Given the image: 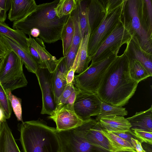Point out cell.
<instances>
[{"instance_id":"cell-11","label":"cell","mask_w":152,"mask_h":152,"mask_svg":"<svg viewBox=\"0 0 152 152\" xmlns=\"http://www.w3.org/2000/svg\"><path fill=\"white\" fill-rule=\"evenodd\" d=\"M127 1L128 10L131 19L132 27L138 36L140 46L145 53L151 56V35L142 24L139 15V1L130 0Z\"/></svg>"},{"instance_id":"cell-1","label":"cell","mask_w":152,"mask_h":152,"mask_svg":"<svg viewBox=\"0 0 152 152\" xmlns=\"http://www.w3.org/2000/svg\"><path fill=\"white\" fill-rule=\"evenodd\" d=\"M138 83L130 76L128 58L118 56L107 70L96 94L101 101L122 107L133 95Z\"/></svg>"},{"instance_id":"cell-4","label":"cell","mask_w":152,"mask_h":152,"mask_svg":"<svg viewBox=\"0 0 152 152\" xmlns=\"http://www.w3.org/2000/svg\"><path fill=\"white\" fill-rule=\"evenodd\" d=\"M125 1H108L105 4V12L96 28L90 34L88 44V54L91 58L98 48L121 21Z\"/></svg>"},{"instance_id":"cell-16","label":"cell","mask_w":152,"mask_h":152,"mask_svg":"<svg viewBox=\"0 0 152 152\" xmlns=\"http://www.w3.org/2000/svg\"><path fill=\"white\" fill-rule=\"evenodd\" d=\"M68 71L63 56L53 73L52 83L56 106L60 96L67 85L66 78Z\"/></svg>"},{"instance_id":"cell-37","label":"cell","mask_w":152,"mask_h":152,"mask_svg":"<svg viewBox=\"0 0 152 152\" xmlns=\"http://www.w3.org/2000/svg\"><path fill=\"white\" fill-rule=\"evenodd\" d=\"M110 132L124 140L129 142L132 144L131 138L137 139L132 134L131 130L129 132L113 131Z\"/></svg>"},{"instance_id":"cell-7","label":"cell","mask_w":152,"mask_h":152,"mask_svg":"<svg viewBox=\"0 0 152 152\" xmlns=\"http://www.w3.org/2000/svg\"><path fill=\"white\" fill-rule=\"evenodd\" d=\"M132 37L129 27L121 21L91 57V63L97 62L111 55L117 54L121 46L124 43H129Z\"/></svg>"},{"instance_id":"cell-12","label":"cell","mask_w":152,"mask_h":152,"mask_svg":"<svg viewBox=\"0 0 152 152\" xmlns=\"http://www.w3.org/2000/svg\"><path fill=\"white\" fill-rule=\"evenodd\" d=\"M26 39L28 45L34 48L37 51L41 61V68L46 69L49 72L53 73L62 57L57 59L56 57L51 55L46 49L43 42L39 38L35 39L31 35Z\"/></svg>"},{"instance_id":"cell-26","label":"cell","mask_w":152,"mask_h":152,"mask_svg":"<svg viewBox=\"0 0 152 152\" xmlns=\"http://www.w3.org/2000/svg\"><path fill=\"white\" fill-rule=\"evenodd\" d=\"M129 47L133 58L139 61L144 67L150 75L152 76V62L151 57L147 56L140 46H137L132 42L130 41Z\"/></svg>"},{"instance_id":"cell-49","label":"cell","mask_w":152,"mask_h":152,"mask_svg":"<svg viewBox=\"0 0 152 152\" xmlns=\"http://www.w3.org/2000/svg\"><path fill=\"white\" fill-rule=\"evenodd\" d=\"M1 59H0V67H1Z\"/></svg>"},{"instance_id":"cell-17","label":"cell","mask_w":152,"mask_h":152,"mask_svg":"<svg viewBox=\"0 0 152 152\" xmlns=\"http://www.w3.org/2000/svg\"><path fill=\"white\" fill-rule=\"evenodd\" d=\"M90 34L89 30L81 39L76 58L72 68L75 72L80 74L88 67V65L91 61L88 54V44Z\"/></svg>"},{"instance_id":"cell-30","label":"cell","mask_w":152,"mask_h":152,"mask_svg":"<svg viewBox=\"0 0 152 152\" xmlns=\"http://www.w3.org/2000/svg\"><path fill=\"white\" fill-rule=\"evenodd\" d=\"M70 14L72 17L74 26V35L72 44L71 48L78 50L81 37L77 4L76 8Z\"/></svg>"},{"instance_id":"cell-35","label":"cell","mask_w":152,"mask_h":152,"mask_svg":"<svg viewBox=\"0 0 152 152\" xmlns=\"http://www.w3.org/2000/svg\"><path fill=\"white\" fill-rule=\"evenodd\" d=\"M78 50L70 48L66 55L64 56L66 67L68 71L73 67Z\"/></svg>"},{"instance_id":"cell-33","label":"cell","mask_w":152,"mask_h":152,"mask_svg":"<svg viewBox=\"0 0 152 152\" xmlns=\"http://www.w3.org/2000/svg\"><path fill=\"white\" fill-rule=\"evenodd\" d=\"M136 139L141 143L152 145V132L137 129H130Z\"/></svg>"},{"instance_id":"cell-28","label":"cell","mask_w":152,"mask_h":152,"mask_svg":"<svg viewBox=\"0 0 152 152\" xmlns=\"http://www.w3.org/2000/svg\"><path fill=\"white\" fill-rule=\"evenodd\" d=\"M127 114L128 112L122 107L114 106L101 101L100 111L96 120L98 121L103 117L111 115L124 117Z\"/></svg>"},{"instance_id":"cell-14","label":"cell","mask_w":152,"mask_h":152,"mask_svg":"<svg viewBox=\"0 0 152 152\" xmlns=\"http://www.w3.org/2000/svg\"><path fill=\"white\" fill-rule=\"evenodd\" d=\"M37 6L34 0H11L8 19L13 22L21 20L35 11Z\"/></svg>"},{"instance_id":"cell-39","label":"cell","mask_w":152,"mask_h":152,"mask_svg":"<svg viewBox=\"0 0 152 152\" xmlns=\"http://www.w3.org/2000/svg\"><path fill=\"white\" fill-rule=\"evenodd\" d=\"M75 70L71 68L68 71L66 76L67 85L74 84Z\"/></svg>"},{"instance_id":"cell-29","label":"cell","mask_w":152,"mask_h":152,"mask_svg":"<svg viewBox=\"0 0 152 152\" xmlns=\"http://www.w3.org/2000/svg\"><path fill=\"white\" fill-rule=\"evenodd\" d=\"M77 0H59L56 12L59 18L69 15L76 7Z\"/></svg>"},{"instance_id":"cell-44","label":"cell","mask_w":152,"mask_h":152,"mask_svg":"<svg viewBox=\"0 0 152 152\" xmlns=\"http://www.w3.org/2000/svg\"><path fill=\"white\" fill-rule=\"evenodd\" d=\"M40 34L39 30L37 28H33L30 30V35L34 37L37 38L39 36Z\"/></svg>"},{"instance_id":"cell-18","label":"cell","mask_w":152,"mask_h":152,"mask_svg":"<svg viewBox=\"0 0 152 152\" xmlns=\"http://www.w3.org/2000/svg\"><path fill=\"white\" fill-rule=\"evenodd\" d=\"M105 12V5L100 1H88L87 6L88 27L91 34L101 22Z\"/></svg>"},{"instance_id":"cell-24","label":"cell","mask_w":152,"mask_h":152,"mask_svg":"<svg viewBox=\"0 0 152 152\" xmlns=\"http://www.w3.org/2000/svg\"><path fill=\"white\" fill-rule=\"evenodd\" d=\"M74 35V26L72 17L70 14L62 30L61 40L63 53L65 56L72 45Z\"/></svg>"},{"instance_id":"cell-23","label":"cell","mask_w":152,"mask_h":152,"mask_svg":"<svg viewBox=\"0 0 152 152\" xmlns=\"http://www.w3.org/2000/svg\"><path fill=\"white\" fill-rule=\"evenodd\" d=\"M101 132L108 140L110 147V152H116L130 149H135L131 143L112 132L102 128Z\"/></svg>"},{"instance_id":"cell-34","label":"cell","mask_w":152,"mask_h":152,"mask_svg":"<svg viewBox=\"0 0 152 152\" xmlns=\"http://www.w3.org/2000/svg\"><path fill=\"white\" fill-rule=\"evenodd\" d=\"M75 89V87L74 85H66L59 98L57 104L55 113L63 107L68 98L74 91Z\"/></svg>"},{"instance_id":"cell-32","label":"cell","mask_w":152,"mask_h":152,"mask_svg":"<svg viewBox=\"0 0 152 152\" xmlns=\"http://www.w3.org/2000/svg\"><path fill=\"white\" fill-rule=\"evenodd\" d=\"M0 108L3 111L7 119L11 115L12 108L6 91L0 84Z\"/></svg>"},{"instance_id":"cell-22","label":"cell","mask_w":152,"mask_h":152,"mask_svg":"<svg viewBox=\"0 0 152 152\" xmlns=\"http://www.w3.org/2000/svg\"><path fill=\"white\" fill-rule=\"evenodd\" d=\"M0 35L5 36L13 40L29 52L26 41L27 37L26 34L22 32L11 28L5 22H0Z\"/></svg>"},{"instance_id":"cell-21","label":"cell","mask_w":152,"mask_h":152,"mask_svg":"<svg viewBox=\"0 0 152 152\" xmlns=\"http://www.w3.org/2000/svg\"><path fill=\"white\" fill-rule=\"evenodd\" d=\"M0 124V152H21L6 121Z\"/></svg>"},{"instance_id":"cell-38","label":"cell","mask_w":152,"mask_h":152,"mask_svg":"<svg viewBox=\"0 0 152 152\" xmlns=\"http://www.w3.org/2000/svg\"><path fill=\"white\" fill-rule=\"evenodd\" d=\"M146 4L149 19L148 32L151 35L152 26V5L151 0L144 1Z\"/></svg>"},{"instance_id":"cell-42","label":"cell","mask_w":152,"mask_h":152,"mask_svg":"<svg viewBox=\"0 0 152 152\" xmlns=\"http://www.w3.org/2000/svg\"><path fill=\"white\" fill-rule=\"evenodd\" d=\"M11 0H0V7L7 12L10 10Z\"/></svg>"},{"instance_id":"cell-40","label":"cell","mask_w":152,"mask_h":152,"mask_svg":"<svg viewBox=\"0 0 152 152\" xmlns=\"http://www.w3.org/2000/svg\"><path fill=\"white\" fill-rule=\"evenodd\" d=\"M132 145L137 152H146L141 146V143L138 140L133 138H131Z\"/></svg>"},{"instance_id":"cell-46","label":"cell","mask_w":152,"mask_h":152,"mask_svg":"<svg viewBox=\"0 0 152 152\" xmlns=\"http://www.w3.org/2000/svg\"><path fill=\"white\" fill-rule=\"evenodd\" d=\"M5 121H6V119L3 111L0 108V123Z\"/></svg>"},{"instance_id":"cell-27","label":"cell","mask_w":152,"mask_h":152,"mask_svg":"<svg viewBox=\"0 0 152 152\" xmlns=\"http://www.w3.org/2000/svg\"><path fill=\"white\" fill-rule=\"evenodd\" d=\"M88 1L77 0L80 25L81 37H83L90 30L88 27L87 6Z\"/></svg>"},{"instance_id":"cell-5","label":"cell","mask_w":152,"mask_h":152,"mask_svg":"<svg viewBox=\"0 0 152 152\" xmlns=\"http://www.w3.org/2000/svg\"><path fill=\"white\" fill-rule=\"evenodd\" d=\"M1 59L0 84L6 92L26 86L28 82L20 57L13 51L9 49L6 55Z\"/></svg>"},{"instance_id":"cell-48","label":"cell","mask_w":152,"mask_h":152,"mask_svg":"<svg viewBox=\"0 0 152 152\" xmlns=\"http://www.w3.org/2000/svg\"><path fill=\"white\" fill-rule=\"evenodd\" d=\"M1 124L0 123V136L1 133Z\"/></svg>"},{"instance_id":"cell-20","label":"cell","mask_w":152,"mask_h":152,"mask_svg":"<svg viewBox=\"0 0 152 152\" xmlns=\"http://www.w3.org/2000/svg\"><path fill=\"white\" fill-rule=\"evenodd\" d=\"M131 124L130 129H137L152 132V106L126 118Z\"/></svg>"},{"instance_id":"cell-25","label":"cell","mask_w":152,"mask_h":152,"mask_svg":"<svg viewBox=\"0 0 152 152\" xmlns=\"http://www.w3.org/2000/svg\"><path fill=\"white\" fill-rule=\"evenodd\" d=\"M128 59L129 71L132 79L139 83L151 76L143 65L137 60L133 59Z\"/></svg>"},{"instance_id":"cell-3","label":"cell","mask_w":152,"mask_h":152,"mask_svg":"<svg viewBox=\"0 0 152 152\" xmlns=\"http://www.w3.org/2000/svg\"><path fill=\"white\" fill-rule=\"evenodd\" d=\"M23 152H61L56 129L39 118L18 125Z\"/></svg>"},{"instance_id":"cell-36","label":"cell","mask_w":152,"mask_h":152,"mask_svg":"<svg viewBox=\"0 0 152 152\" xmlns=\"http://www.w3.org/2000/svg\"><path fill=\"white\" fill-rule=\"evenodd\" d=\"M75 87L74 91L68 98L65 104L61 108H64L74 111V104L77 90V88Z\"/></svg>"},{"instance_id":"cell-8","label":"cell","mask_w":152,"mask_h":152,"mask_svg":"<svg viewBox=\"0 0 152 152\" xmlns=\"http://www.w3.org/2000/svg\"><path fill=\"white\" fill-rule=\"evenodd\" d=\"M57 134L61 152H103L75 128L65 131H57Z\"/></svg>"},{"instance_id":"cell-9","label":"cell","mask_w":152,"mask_h":152,"mask_svg":"<svg viewBox=\"0 0 152 152\" xmlns=\"http://www.w3.org/2000/svg\"><path fill=\"white\" fill-rule=\"evenodd\" d=\"M101 101L96 93L77 90L74 104V110L77 116L83 121L100 113Z\"/></svg>"},{"instance_id":"cell-41","label":"cell","mask_w":152,"mask_h":152,"mask_svg":"<svg viewBox=\"0 0 152 152\" xmlns=\"http://www.w3.org/2000/svg\"><path fill=\"white\" fill-rule=\"evenodd\" d=\"M8 50V49L0 37V59L5 56Z\"/></svg>"},{"instance_id":"cell-45","label":"cell","mask_w":152,"mask_h":152,"mask_svg":"<svg viewBox=\"0 0 152 152\" xmlns=\"http://www.w3.org/2000/svg\"><path fill=\"white\" fill-rule=\"evenodd\" d=\"M141 146L145 152L147 150V152H152V145L142 142L141 143Z\"/></svg>"},{"instance_id":"cell-6","label":"cell","mask_w":152,"mask_h":152,"mask_svg":"<svg viewBox=\"0 0 152 152\" xmlns=\"http://www.w3.org/2000/svg\"><path fill=\"white\" fill-rule=\"evenodd\" d=\"M118 56L113 54L100 61L91 63L84 72L75 75V87L81 91L96 93L107 70Z\"/></svg>"},{"instance_id":"cell-43","label":"cell","mask_w":152,"mask_h":152,"mask_svg":"<svg viewBox=\"0 0 152 152\" xmlns=\"http://www.w3.org/2000/svg\"><path fill=\"white\" fill-rule=\"evenodd\" d=\"M7 17V12L0 7V22H4Z\"/></svg>"},{"instance_id":"cell-13","label":"cell","mask_w":152,"mask_h":152,"mask_svg":"<svg viewBox=\"0 0 152 152\" xmlns=\"http://www.w3.org/2000/svg\"><path fill=\"white\" fill-rule=\"evenodd\" d=\"M48 118L56 123L58 131L72 129L81 125L84 121L79 118L74 111L62 108Z\"/></svg>"},{"instance_id":"cell-31","label":"cell","mask_w":152,"mask_h":152,"mask_svg":"<svg viewBox=\"0 0 152 152\" xmlns=\"http://www.w3.org/2000/svg\"><path fill=\"white\" fill-rule=\"evenodd\" d=\"M6 92L17 120L21 121L22 122H23L22 116L21 99L13 94L10 91Z\"/></svg>"},{"instance_id":"cell-15","label":"cell","mask_w":152,"mask_h":152,"mask_svg":"<svg viewBox=\"0 0 152 152\" xmlns=\"http://www.w3.org/2000/svg\"><path fill=\"white\" fill-rule=\"evenodd\" d=\"M0 37L8 49L13 51L20 57L28 71L35 74L39 67L30 53L10 38L2 35Z\"/></svg>"},{"instance_id":"cell-47","label":"cell","mask_w":152,"mask_h":152,"mask_svg":"<svg viewBox=\"0 0 152 152\" xmlns=\"http://www.w3.org/2000/svg\"><path fill=\"white\" fill-rule=\"evenodd\" d=\"M116 152H137L135 149H130L121 150Z\"/></svg>"},{"instance_id":"cell-2","label":"cell","mask_w":152,"mask_h":152,"mask_svg":"<svg viewBox=\"0 0 152 152\" xmlns=\"http://www.w3.org/2000/svg\"><path fill=\"white\" fill-rule=\"evenodd\" d=\"M59 0L37 5L36 10L23 20L13 22V29L19 30L29 36L33 28L40 31L39 36L44 43L51 44L61 40L63 27L69 15L58 18L56 8Z\"/></svg>"},{"instance_id":"cell-19","label":"cell","mask_w":152,"mask_h":152,"mask_svg":"<svg viewBox=\"0 0 152 152\" xmlns=\"http://www.w3.org/2000/svg\"><path fill=\"white\" fill-rule=\"evenodd\" d=\"M98 121L103 129L110 132H129L131 127L127 119L121 116H104L101 117Z\"/></svg>"},{"instance_id":"cell-10","label":"cell","mask_w":152,"mask_h":152,"mask_svg":"<svg viewBox=\"0 0 152 152\" xmlns=\"http://www.w3.org/2000/svg\"><path fill=\"white\" fill-rule=\"evenodd\" d=\"M35 74L42 93V105L41 113L52 116L56 107L53 86V73L50 72L46 69L38 67Z\"/></svg>"}]
</instances>
